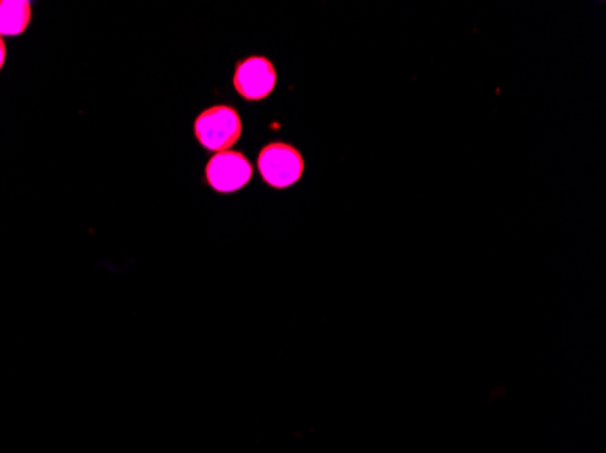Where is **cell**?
Wrapping results in <instances>:
<instances>
[{"instance_id": "cell-6", "label": "cell", "mask_w": 606, "mask_h": 453, "mask_svg": "<svg viewBox=\"0 0 606 453\" xmlns=\"http://www.w3.org/2000/svg\"><path fill=\"white\" fill-rule=\"evenodd\" d=\"M4 62H6V42H4V37L0 35V69L4 66Z\"/></svg>"}, {"instance_id": "cell-5", "label": "cell", "mask_w": 606, "mask_h": 453, "mask_svg": "<svg viewBox=\"0 0 606 453\" xmlns=\"http://www.w3.org/2000/svg\"><path fill=\"white\" fill-rule=\"evenodd\" d=\"M31 22V4L26 0H0V35H22Z\"/></svg>"}, {"instance_id": "cell-1", "label": "cell", "mask_w": 606, "mask_h": 453, "mask_svg": "<svg viewBox=\"0 0 606 453\" xmlns=\"http://www.w3.org/2000/svg\"><path fill=\"white\" fill-rule=\"evenodd\" d=\"M195 136L207 151H229L242 136V118L233 107H209L196 118Z\"/></svg>"}, {"instance_id": "cell-2", "label": "cell", "mask_w": 606, "mask_h": 453, "mask_svg": "<svg viewBox=\"0 0 606 453\" xmlns=\"http://www.w3.org/2000/svg\"><path fill=\"white\" fill-rule=\"evenodd\" d=\"M258 171L264 182L276 189H285L296 184L305 171V162L300 151L284 142L265 145L258 155Z\"/></svg>"}, {"instance_id": "cell-3", "label": "cell", "mask_w": 606, "mask_h": 453, "mask_svg": "<svg viewBox=\"0 0 606 453\" xmlns=\"http://www.w3.org/2000/svg\"><path fill=\"white\" fill-rule=\"evenodd\" d=\"M253 178V165L238 151H222L207 162L206 180L216 193H236Z\"/></svg>"}, {"instance_id": "cell-4", "label": "cell", "mask_w": 606, "mask_h": 453, "mask_svg": "<svg viewBox=\"0 0 606 453\" xmlns=\"http://www.w3.org/2000/svg\"><path fill=\"white\" fill-rule=\"evenodd\" d=\"M278 75L273 62L265 57H249L236 66L233 86L245 100H264L276 87Z\"/></svg>"}]
</instances>
